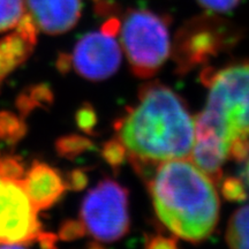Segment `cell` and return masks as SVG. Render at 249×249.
Returning <instances> with one entry per match:
<instances>
[{"label":"cell","instance_id":"6da1fadb","mask_svg":"<svg viewBox=\"0 0 249 249\" xmlns=\"http://www.w3.org/2000/svg\"><path fill=\"white\" fill-rule=\"evenodd\" d=\"M117 136L136 172L163 161L188 158L195 140V118L170 87L151 81L140 87L138 103L114 123Z\"/></svg>","mask_w":249,"mask_h":249},{"label":"cell","instance_id":"7a4b0ae2","mask_svg":"<svg viewBox=\"0 0 249 249\" xmlns=\"http://www.w3.org/2000/svg\"><path fill=\"white\" fill-rule=\"evenodd\" d=\"M148 189L158 219L178 238L197 244L216 230L220 209L216 186L187 158L158 164Z\"/></svg>","mask_w":249,"mask_h":249},{"label":"cell","instance_id":"3957f363","mask_svg":"<svg viewBox=\"0 0 249 249\" xmlns=\"http://www.w3.org/2000/svg\"><path fill=\"white\" fill-rule=\"evenodd\" d=\"M201 81L209 95L195 118V136L223 143L231 160L244 161L249 155V60L205 67Z\"/></svg>","mask_w":249,"mask_h":249},{"label":"cell","instance_id":"277c9868","mask_svg":"<svg viewBox=\"0 0 249 249\" xmlns=\"http://www.w3.org/2000/svg\"><path fill=\"white\" fill-rule=\"evenodd\" d=\"M244 33L232 21L216 13H202L186 20L174 36L171 55L179 75L209 65L213 59L231 51Z\"/></svg>","mask_w":249,"mask_h":249},{"label":"cell","instance_id":"5b68a950","mask_svg":"<svg viewBox=\"0 0 249 249\" xmlns=\"http://www.w3.org/2000/svg\"><path fill=\"white\" fill-rule=\"evenodd\" d=\"M172 18L148 8H128L120 27L121 46L130 71L139 79L157 74L171 55Z\"/></svg>","mask_w":249,"mask_h":249},{"label":"cell","instance_id":"8992f818","mask_svg":"<svg viewBox=\"0 0 249 249\" xmlns=\"http://www.w3.org/2000/svg\"><path fill=\"white\" fill-rule=\"evenodd\" d=\"M38 213L23 178L9 177L0 167V245L38 242L42 249H55L57 235L43 231Z\"/></svg>","mask_w":249,"mask_h":249},{"label":"cell","instance_id":"52a82bcc","mask_svg":"<svg viewBox=\"0 0 249 249\" xmlns=\"http://www.w3.org/2000/svg\"><path fill=\"white\" fill-rule=\"evenodd\" d=\"M128 189L110 178L103 179L83 198L80 220L95 240L114 242L129 231Z\"/></svg>","mask_w":249,"mask_h":249},{"label":"cell","instance_id":"ba28073f","mask_svg":"<svg viewBox=\"0 0 249 249\" xmlns=\"http://www.w3.org/2000/svg\"><path fill=\"white\" fill-rule=\"evenodd\" d=\"M123 53L113 36L103 31L86 34L71 54V68L83 79L99 82L117 73Z\"/></svg>","mask_w":249,"mask_h":249},{"label":"cell","instance_id":"9c48e42d","mask_svg":"<svg viewBox=\"0 0 249 249\" xmlns=\"http://www.w3.org/2000/svg\"><path fill=\"white\" fill-rule=\"evenodd\" d=\"M26 8L38 30L52 36L73 29L82 14L81 0H26Z\"/></svg>","mask_w":249,"mask_h":249},{"label":"cell","instance_id":"30bf717a","mask_svg":"<svg viewBox=\"0 0 249 249\" xmlns=\"http://www.w3.org/2000/svg\"><path fill=\"white\" fill-rule=\"evenodd\" d=\"M14 29L0 39V90L9 74L28 60L37 45L39 30L27 12Z\"/></svg>","mask_w":249,"mask_h":249},{"label":"cell","instance_id":"8fae6325","mask_svg":"<svg viewBox=\"0 0 249 249\" xmlns=\"http://www.w3.org/2000/svg\"><path fill=\"white\" fill-rule=\"evenodd\" d=\"M23 182L28 196L38 211L50 209L67 189L59 171L38 160L34 161L26 171Z\"/></svg>","mask_w":249,"mask_h":249},{"label":"cell","instance_id":"7c38bea8","mask_svg":"<svg viewBox=\"0 0 249 249\" xmlns=\"http://www.w3.org/2000/svg\"><path fill=\"white\" fill-rule=\"evenodd\" d=\"M53 103V92L48 85L30 86L20 92L17 98V108L20 116L27 118L37 108H46Z\"/></svg>","mask_w":249,"mask_h":249},{"label":"cell","instance_id":"4fadbf2b","mask_svg":"<svg viewBox=\"0 0 249 249\" xmlns=\"http://www.w3.org/2000/svg\"><path fill=\"white\" fill-rule=\"evenodd\" d=\"M230 249H249V204L234 211L226 230Z\"/></svg>","mask_w":249,"mask_h":249},{"label":"cell","instance_id":"5bb4252c","mask_svg":"<svg viewBox=\"0 0 249 249\" xmlns=\"http://www.w3.org/2000/svg\"><path fill=\"white\" fill-rule=\"evenodd\" d=\"M95 148V144L91 140L86 136L77 135V134H68L61 136L55 141V151L65 160H74L79 156L91 151Z\"/></svg>","mask_w":249,"mask_h":249},{"label":"cell","instance_id":"9a60e30c","mask_svg":"<svg viewBox=\"0 0 249 249\" xmlns=\"http://www.w3.org/2000/svg\"><path fill=\"white\" fill-rule=\"evenodd\" d=\"M27 130L22 117L11 111H0V141L17 144L26 136Z\"/></svg>","mask_w":249,"mask_h":249},{"label":"cell","instance_id":"2e32d148","mask_svg":"<svg viewBox=\"0 0 249 249\" xmlns=\"http://www.w3.org/2000/svg\"><path fill=\"white\" fill-rule=\"evenodd\" d=\"M26 14V0H0V33L14 29Z\"/></svg>","mask_w":249,"mask_h":249},{"label":"cell","instance_id":"e0dca14e","mask_svg":"<svg viewBox=\"0 0 249 249\" xmlns=\"http://www.w3.org/2000/svg\"><path fill=\"white\" fill-rule=\"evenodd\" d=\"M101 154L103 160L107 161L114 171L119 170L128 157L127 149L124 148V143L120 141L118 136L110 139L102 145Z\"/></svg>","mask_w":249,"mask_h":249},{"label":"cell","instance_id":"ac0fdd59","mask_svg":"<svg viewBox=\"0 0 249 249\" xmlns=\"http://www.w3.org/2000/svg\"><path fill=\"white\" fill-rule=\"evenodd\" d=\"M220 192L226 201L229 202H244L247 198V191L244 181L236 177H226L219 181Z\"/></svg>","mask_w":249,"mask_h":249},{"label":"cell","instance_id":"d6986e66","mask_svg":"<svg viewBox=\"0 0 249 249\" xmlns=\"http://www.w3.org/2000/svg\"><path fill=\"white\" fill-rule=\"evenodd\" d=\"M97 114L95 108L89 103H83L77 108L75 113V123L80 130L85 132L88 135H95V128L97 124Z\"/></svg>","mask_w":249,"mask_h":249},{"label":"cell","instance_id":"ffe728a7","mask_svg":"<svg viewBox=\"0 0 249 249\" xmlns=\"http://www.w3.org/2000/svg\"><path fill=\"white\" fill-rule=\"evenodd\" d=\"M86 229L81 220L68 219L61 224L59 229V238L64 241L77 240L86 234Z\"/></svg>","mask_w":249,"mask_h":249},{"label":"cell","instance_id":"44dd1931","mask_svg":"<svg viewBox=\"0 0 249 249\" xmlns=\"http://www.w3.org/2000/svg\"><path fill=\"white\" fill-rule=\"evenodd\" d=\"M202 8L210 13L225 14L238 7L241 0H196Z\"/></svg>","mask_w":249,"mask_h":249},{"label":"cell","instance_id":"7402d4cb","mask_svg":"<svg viewBox=\"0 0 249 249\" xmlns=\"http://www.w3.org/2000/svg\"><path fill=\"white\" fill-rule=\"evenodd\" d=\"M65 183H66L67 189L71 191H82L85 187L88 185V176L82 169H75L67 173L64 177Z\"/></svg>","mask_w":249,"mask_h":249},{"label":"cell","instance_id":"603a6c76","mask_svg":"<svg viewBox=\"0 0 249 249\" xmlns=\"http://www.w3.org/2000/svg\"><path fill=\"white\" fill-rule=\"evenodd\" d=\"M145 249H179L176 238L160 234L150 235L145 241Z\"/></svg>","mask_w":249,"mask_h":249},{"label":"cell","instance_id":"cb8c5ba5","mask_svg":"<svg viewBox=\"0 0 249 249\" xmlns=\"http://www.w3.org/2000/svg\"><path fill=\"white\" fill-rule=\"evenodd\" d=\"M57 68L61 74H68L73 70L71 68V54L68 53H60L57 60Z\"/></svg>","mask_w":249,"mask_h":249},{"label":"cell","instance_id":"d4e9b609","mask_svg":"<svg viewBox=\"0 0 249 249\" xmlns=\"http://www.w3.org/2000/svg\"><path fill=\"white\" fill-rule=\"evenodd\" d=\"M0 249H27V247L21 244H2L0 245Z\"/></svg>","mask_w":249,"mask_h":249},{"label":"cell","instance_id":"484cf974","mask_svg":"<svg viewBox=\"0 0 249 249\" xmlns=\"http://www.w3.org/2000/svg\"><path fill=\"white\" fill-rule=\"evenodd\" d=\"M246 164H245V169H244V179L246 183H247L249 187V155L248 157L246 158Z\"/></svg>","mask_w":249,"mask_h":249},{"label":"cell","instance_id":"4316f807","mask_svg":"<svg viewBox=\"0 0 249 249\" xmlns=\"http://www.w3.org/2000/svg\"><path fill=\"white\" fill-rule=\"evenodd\" d=\"M87 249H104V248H102L101 246L97 245V244H92V245H90Z\"/></svg>","mask_w":249,"mask_h":249},{"label":"cell","instance_id":"83f0119b","mask_svg":"<svg viewBox=\"0 0 249 249\" xmlns=\"http://www.w3.org/2000/svg\"><path fill=\"white\" fill-rule=\"evenodd\" d=\"M95 1H97V0H95Z\"/></svg>","mask_w":249,"mask_h":249}]
</instances>
